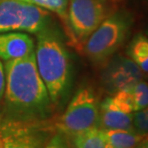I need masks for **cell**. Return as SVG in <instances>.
<instances>
[{"mask_svg": "<svg viewBox=\"0 0 148 148\" xmlns=\"http://www.w3.org/2000/svg\"><path fill=\"white\" fill-rule=\"evenodd\" d=\"M4 70L2 119L20 122L50 119L53 105L37 70L34 52L24 58L5 61Z\"/></svg>", "mask_w": 148, "mask_h": 148, "instance_id": "1", "label": "cell"}, {"mask_svg": "<svg viewBox=\"0 0 148 148\" xmlns=\"http://www.w3.org/2000/svg\"><path fill=\"white\" fill-rule=\"evenodd\" d=\"M36 64L52 104H59L72 84L70 56L58 33L51 27L36 34Z\"/></svg>", "mask_w": 148, "mask_h": 148, "instance_id": "2", "label": "cell"}, {"mask_svg": "<svg viewBox=\"0 0 148 148\" xmlns=\"http://www.w3.org/2000/svg\"><path fill=\"white\" fill-rule=\"evenodd\" d=\"M132 24L128 12L119 11L107 16L83 44V53L93 63L104 65L127 38Z\"/></svg>", "mask_w": 148, "mask_h": 148, "instance_id": "3", "label": "cell"}, {"mask_svg": "<svg viewBox=\"0 0 148 148\" xmlns=\"http://www.w3.org/2000/svg\"><path fill=\"white\" fill-rule=\"evenodd\" d=\"M99 99L90 86H82L71 99L63 114L55 123L56 131L67 137L99 127Z\"/></svg>", "mask_w": 148, "mask_h": 148, "instance_id": "4", "label": "cell"}, {"mask_svg": "<svg viewBox=\"0 0 148 148\" xmlns=\"http://www.w3.org/2000/svg\"><path fill=\"white\" fill-rule=\"evenodd\" d=\"M46 10L20 0H0V33L21 32L37 34L51 26Z\"/></svg>", "mask_w": 148, "mask_h": 148, "instance_id": "5", "label": "cell"}, {"mask_svg": "<svg viewBox=\"0 0 148 148\" xmlns=\"http://www.w3.org/2000/svg\"><path fill=\"white\" fill-rule=\"evenodd\" d=\"M107 16L102 0H69L66 31L71 42L81 50L88 37Z\"/></svg>", "mask_w": 148, "mask_h": 148, "instance_id": "6", "label": "cell"}, {"mask_svg": "<svg viewBox=\"0 0 148 148\" xmlns=\"http://www.w3.org/2000/svg\"><path fill=\"white\" fill-rule=\"evenodd\" d=\"M56 131L50 119L36 122L0 121V148H43Z\"/></svg>", "mask_w": 148, "mask_h": 148, "instance_id": "7", "label": "cell"}, {"mask_svg": "<svg viewBox=\"0 0 148 148\" xmlns=\"http://www.w3.org/2000/svg\"><path fill=\"white\" fill-rule=\"evenodd\" d=\"M104 65L101 81L105 90L111 95L119 91L128 89L143 80V71L128 56H114Z\"/></svg>", "mask_w": 148, "mask_h": 148, "instance_id": "8", "label": "cell"}, {"mask_svg": "<svg viewBox=\"0 0 148 148\" xmlns=\"http://www.w3.org/2000/svg\"><path fill=\"white\" fill-rule=\"evenodd\" d=\"M133 112L121 104L113 96L99 103V128L101 130H134Z\"/></svg>", "mask_w": 148, "mask_h": 148, "instance_id": "9", "label": "cell"}, {"mask_svg": "<svg viewBox=\"0 0 148 148\" xmlns=\"http://www.w3.org/2000/svg\"><path fill=\"white\" fill-rule=\"evenodd\" d=\"M34 52V39L27 33H0V59L2 60L21 58Z\"/></svg>", "mask_w": 148, "mask_h": 148, "instance_id": "10", "label": "cell"}, {"mask_svg": "<svg viewBox=\"0 0 148 148\" xmlns=\"http://www.w3.org/2000/svg\"><path fill=\"white\" fill-rule=\"evenodd\" d=\"M68 138L72 148H113L105 131L99 127L89 129Z\"/></svg>", "mask_w": 148, "mask_h": 148, "instance_id": "11", "label": "cell"}, {"mask_svg": "<svg viewBox=\"0 0 148 148\" xmlns=\"http://www.w3.org/2000/svg\"><path fill=\"white\" fill-rule=\"evenodd\" d=\"M127 56L130 58L143 73L148 74V36L138 34L134 36L127 48Z\"/></svg>", "mask_w": 148, "mask_h": 148, "instance_id": "12", "label": "cell"}, {"mask_svg": "<svg viewBox=\"0 0 148 148\" xmlns=\"http://www.w3.org/2000/svg\"><path fill=\"white\" fill-rule=\"evenodd\" d=\"M107 138L113 148H135L146 135L138 133L135 130H107Z\"/></svg>", "mask_w": 148, "mask_h": 148, "instance_id": "13", "label": "cell"}, {"mask_svg": "<svg viewBox=\"0 0 148 148\" xmlns=\"http://www.w3.org/2000/svg\"><path fill=\"white\" fill-rule=\"evenodd\" d=\"M20 1L37 6L49 12H53L62 20L65 29L67 28L69 0H20Z\"/></svg>", "mask_w": 148, "mask_h": 148, "instance_id": "14", "label": "cell"}, {"mask_svg": "<svg viewBox=\"0 0 148 148\" xmlns=\"http://www.w3.org/2000/svg\"><path fill=\"white\" fill-rule=\"evenodd\" d=\"M127 92L131 100L133 111L136 112L148 106V83L143 80L137 82L128 88Z\"/></svg>", "mask_w": 148, "mask_h": 148, "instance_id": "15", "label": "cell"}, {"mask_svg": "<svg viewBox=\"0 0 148 148\" xmlns=\"http://www.w3.org/2000/svg\"><path fill=\"white\" fill-rule=\"evenodd\" d=\"M133 128L138 133L148 135V106L133 113Z\"/></svg>", "mask_w": 148, "mask_h": 148, "instance_id": "16", "label": "cell"}, {"mask_svg": "<svg viewBox=\"0 0 148 148\" xmlns=\"http://www.w3.org/2000/svg\"><path fill=\"white\" fill-rule=\"evenodd\" d=\"M43 148H72L69 138L61 132L56 131Z\"/></svg>", "mask_w": 148, "mask_h": 148, "instance_id": "17", "label": "cell"}, {"mask_svg": "<svg viewBox=\"0 0 148 148\" xmlns=\"http://www.w3.org/2000/svg\"><path fill=\"white\" fill-rule=\"evenodd\" d=\"M5 92V70L4 64L0 60V110H1V103Z\"/></svg>", "mask_w": 148, "mask_h": 148, "instance_id": "18", "label": "cell"}, {"mask_svg": "<svg viewBox=\"0 0 148 148\" xmlns=\"http://www.w3.org/2000/svg\"><path fill=\"white\" fill-rule=\"evenodd\" d=\"M137 148H148V135L136 146Z\"/></svg>", "mask_w": 148, "mask_h": 148, "instance_id": "19", "label": "cell"}, {"mask_svg": "<svg viewBox=\"0 0 148 148\" xmlns=\"http://www.w3.org/2000/svg\"><path fill=\"white\" fill-rule=\"evenodd\" d=\"M145 34H146V36H148V28H147V29L145 30Z\"/></svg>", "mask_w": 148, "mask_h": 148, "instance_id": "20", "label": "cell"}, {"mask_svg": "<svg viewBox=\"0 0 148 148\" xmlns=\"http://www.w3.org/2000/svg\"><path fill=\"white\" fill-rule=\"evenodd\" d=\"M2 119V116H1V110H0V121Z\"/></svg>", "mask_w": 148, "mask_h": 148, "instance_id": "21", "label": "cell"}, {"mask_svg": "<svg viewBox=\"0 0 148 148\" xmlns=\"http://www.w3.org/2000/svg\"><path fill=\"white\" fill-rule=\"evenodd\" d=\"M135 148H137V147H135Z\"/></svg>", "mask_w": 148, "mask_h": 148, "instance_id": "22", "label": "cell"}]
</instances>
